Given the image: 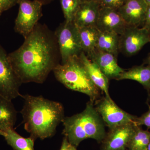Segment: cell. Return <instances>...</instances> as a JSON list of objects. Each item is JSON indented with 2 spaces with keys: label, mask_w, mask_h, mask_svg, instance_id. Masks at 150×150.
<instances>
[{
  "label": "cell",
  "mask_w": 150,
  "mask_h": 150,
  "mask_svg": "<svg viewBox=\"0 0 150 150\" xmlns=\"http://www.w3.org/2000/svg\"><path fill=\"white\" fill-rule=\"evenodd\" d=\"M24 38L9 60L22 83H43L61 59L54 32L38 23Z\"/></svg>",
  "instance_id": "1"
},
{
  "label": "cell",
  "mask_w": 150,
  "mask_h": 150,
  "mask_svg": "<svg viewBox=\"0 0 150 150\" xmlns=\"http://www.w3.org/2000/svg\"><path fill=\"white\" fill-rule=\"evenodd\" d=\"M21 96L24 100L21 111L24 129L30 134V137L35 140L53 137L65 117L62 103L40 96Z\"/></svg>",
  "instance_id": "2"
},
{
  "label": "cell",
  "mask_w": 150,
  "mask_h": 150,
  "mask_svg": "<svg viewBox=\"0 0 150 150\" xmlns=\"http://www.w3.org/2000/svg\"><path fill=\"white\" fill-rule=\"evenodd\" d=\"M93 103L89 101L82 112L64 117L62 121L64 127L62 134L76 147L86 139H93L101 142L106 135L105 123Z\"/></svg>",
  "instance_id": "3"
},
{
  "label": "cell",
  "mask_w": 150,
  "mask_h": 150,
  "mask_svg": "<svg viewBox=\"0 0 150 150\" xmlns=\"http://www.w3.org/2000/svg\"><path fill=\"white\" fill-rule=\"evenodd\" d=\"M57 80L69 89L85 94L94 103L100 96L99 89L95 85L79 56L73 57L64 64H59L53 70Z\"/></svg>",
  "instance_id": "4"
},
{
  "label": "cell",
  "mask_w": 150,
  "mask_h": 150,
  "mask_svg": "<svg viewBox=\"0 0 150 150\" xmlns=\"http://www.w3.org/2000/svg\"><path fill=\"white\" fill-rule=\"evenodd\" d=\"M62 63L64 64L70 59L79 56L83 52L79 35V29L74 22L65 21L54 32Z\"/></svg>",
  "instance_id": "5"
},
{
  "label": "cell",
  "mask_w": 150,
  "mask_h": 150,
  "mask_svg": "<svg viewBox=\"0 0 150 150\" xmlns=\"http://www.w3.org/2000/svg\"><path fill=\"white\" fill-rule=\"evenodd\" d=\"M18 14L15 22L16 32L25 38L29 35L42 16L43 5L37 0H18Z\"/></svg>",
  "instance_id": "6"
},
{
  "label": "cell",
  "mask_w": 150,
  "mask_h": 150,
  "mask_svg": "<svg viewBox=\"0 0 150 150\" xmlns=\"http://www.w3.org/2000/svg\"><path fill=\"white\" fill-rule=\"evenodd\" d=\"M21 82L9 60L8 55L0 44V96L12 100L21 96Z\"/></svg>",
  "instance_id": "7"
},
{
  "label": "cell",
  "mask_w": 150,
  "mask_h": 150,
  "mask_svg": "<svg viewBox=\"0 0 150 150\" xmlns=\"http://www.w3.org/2000/svg\"><path fill=\"white\" fill-rule=\"evenodd\" d=\"M95 107L109 129L126 124H135L137 118L122 110L112 100H110L105 97L96 100Z\"/></svg>",
  "instance_id": "8"
},
{
  "label": "cell",
  "mask_w": 150,
  "mask_h": 150,
  "mask_svg": "<svg viewBox=\"0 0 150 150\" xmlns=\"http://www.w3.org/2000/svg\"><path fill=\"white\" fill-rule=\"evenodd\" d=\"M150 43V29L129 26L119 35V52L131 56L137 54L147 43Z\"/></svg>",
  "instance_id": "9"
},
{
  "label": "cell",
  "mask_w": 150,
  "mask_h": 150,
  "mask_svg": "<svg viewBox=\"0 0 150 150\" xmlns=\"http://www.w3.org/2000/svg\"><path fill=\"white\" fill-rule=\"evenodd\" d=\"M137 126L131 123L109 129L101 142L100 150H127Z\"/></svg>",
  "instance_id": "10"
},
{
  "label": "cell",
  "mask_w": 150,
  "mask_h": 150,
  "mask_svg": "<svg viewBox=\"0 0 150 150\" xmlns=\"http://www.w3.org/2000/svg\"><path fill=\"white\" fill-rule=\"evenodd\" d=\"M129 26L117 10L100 7L96 25L100 31L114 32L121 35Z\"/></svg>",
  "instance_id": "11"
},
{
  "label": "cell",
  "mask_w": 150,
  "mask_h": 150,
  "mask_svg": "<svg viewBox=\"0 0 150 150\" xmlns=\"http://www.w3.org/2000/svg\"><path fill=\"white\" fill-rule=\"evenodd\" d=\"M86 56L91 62L97 65L109 80L114 79L117 80L125 70L118 66L117 57L113 54L99 51L96 48Z\"/></svg>",
  "instance_id": "12"
},
{
  "label": "cell",
  "mask_w": 150,
  "mask_h": 150,
  "mask_svg": "<svg viewBox=\"0 0 150 150\" xmlns=\"http://www.w3.org/2000/svg\"><path fill=\"white\" fill-rule=\"evenodd\" d=\"M148 5L144 0H126L117 10L129 26H143Z\"/></svg>",
  "instance_id": "13"
},
{
  "label": "cell",
  "mask_w": 150,
  "mask_h": 150,
  "mask_svg": "<svg viewBox=\"0 0 150 150\" xmlns=\"http://www.w3.org/2000/svg\"><path fill=\"white\" fill-rule=\"evenodd\" d=\"M100 7V3L83 0L75 14L73 22L79 28L96 26Z\"/></svg>",
  "instance_id": "14"
},
{
  "label": "cell",
  "mask_w": 150,
  "mask_h": 150,
  "mask_svg": "<svg viewBox=\"0 0 150 150\" xmlns=\"http://www.w3.org/2000/svg\"><path fill=\"white\" fill-rule=\"evenodd\" d=\"M79 58L95 85L104 93L105 97L108 99L112 100L108 91L109 80L101 71L97 65L91 62L83 52H81Z\"/></svg>",
  "instance_id": "15"
},
{
  "label": "cell",
  "mask_w": 150,
  "mask_h": 150,
  "mask_svg": "<svg viewBox=\"0 0 150 150\" xmlns=\"http://www.w3.org/2000/svg\"><path fill=\"white\" fill-rule=\"evenodd\" d=\"M129 79L137 81L144 86L148 92V97H150V66H135L127 71L124 70L117 80Z\"/></svg>",
  "instance_id": "16"
},
{
  "label": "cell",
  "mask_w": 150,
  "mask_h": 150,
  "mask_svg": "<svg viewBox=\"0 0 150 150\" xmlns=\"http://www.w3.org/2000/svg\"><path fill=\"white\" fill-rule=\"evenodd\" d=\"M17 112L11 100L0 96V129L4 132L13 129Z\"/></svg>",
  "instance_id": "17"
},
{
  "label": "cell",
  "mask_w": 150,
  "mask_h": 150,
  "mask_svg": "<svg viewBox=\"0 0 150 150\" xmlns=\"http://www.w3.org/2000/svg\"><path fill=\"white\" fill-rule=\"evenodd\" d=\"M119 35L115 33L100 31L96 49L117 57L119 52Z\"/></svg>",
  "instance_id": "18"
},
{
  "label": "cell",
  "mask_w": 150,
  "mask_h": 150,
  "mask_svg": "<svg viewBox=\"0 0 150 150\" xmlns=\"http://www.w3.org/2000/svg\"><path fill=\"white\" fill-rule=\"evenodd\" d=\"M78 29L82 50L88 55L96 48L99 30L94 26L78 28Z\"/></svg>",
  "instance_id": "19"
},
{
  "label": "cell",
  "mask_w": 150,
  "mask_h": 150,
  "mask_svg": "<svg viewBox=\"0 0 150 150\" xmlns=\"http://www.w3.org/2000/svg\"><path fill=\"white\" fill-rule=\"evenodd\" d=\"M4 136L7 143L13 150H35L34 140L31 137H21L13 129L5 131Z\"/></svg>",
  "instance_id": "20"
},
{
  "label": "cell",
  "mask_w": 150,
  "mask_h": 150,
  "mask_svg": "<svg viewBox=\"0 0 150 150\" xmlns=\"http://www.w3.org/2000/svg\"><path fill=\"white\" fill-rule=\"evenodd\" d=\"M150 142V131L137 126L134 136L129 142L127 150H147Z\"/></svg>",
  "instance_id": "21"
},
{
  "label": "cell",
  "mask_w": 150,
  "mask_h": 150,
  "mask_svg": "<svg viewBox=\"0 0 150 150\" xmlns=\"http://www.w3.org/2000/svg\"><path fill=\"white\" fill-rule=\"evenodd\" d=\"M83 0H59L65 21L73 22L74 18Z\"/></svg>",
  "instance_id": "22"
},
{
  "label": "cell",
  "mask_w": 150,
  "mask_h": 150,
  "mask_svg": "<svg viewBox=\"0 0 150 150\" xmlns=\"http://www.w3.org/2000/svg\"><path fill=\"white\" fill-rule=\"evenodd\" d=\"M146 104L149 106V110L140 117H137L135 124L136 126H139L144 125L147 128L148 130H150V98H148Z\"/></svg>",
  "instance_id": "23"
},
{
  "label": "cell",
  "mask_w": 150,
  "mask_h": 150,
  "mask_svg": "<svg viewBox=\"0 0 150 150\" xmlns=\"http://www.w3.org/2000/svg\"><path fill=\"white\" fill-rule=\"evenodd\" d=\"M126 0H102L100 6L102 7L110 8L118 10L126 1Z\"/></svg>",
  "instance_id": "24"
},
{
  "label": "cell",
  "mask_w": 150,
  "mask_h": 150,
  "mask_svg": "<svg viewBox=\"0 0 150 150\" xmlns=\"http://www.w3.org/2000/svg\"><path fill=\"white\" fill-rule=\"evenodd\" d=\"M18 0H0V16L17 4Z\"/></svg>",
  "instance_id": "25"
},
{
  "label": "cell",
  "mask_w": 150,
  "mask_h": 150,
  "mask_svg": "<svg viewBox=\"0 0 150 150\" xmlns=\"http://www.w3.org/2000/svg\"><path fill=\"white\" fill-rule=\"evenodd\" d=\"M143 26L150 29V6H148Z\"/></svg>",
  "instance_id": "26"
},
{
  "label": "cell",
  "mask_w": 150,
  "mask_h": 150,
  "mask_svg": "<svg viewBox=\"0 0 150 150\" xmlns=\"http://www.w3.org/2000/svg\"><path fill=\"white\" fill-rule=\"evenodd\" d=\"M72 146L69 142L67 137H64L63 139L60 150H71Z\"/></svg>",
  "instance_id": "27"
},
{
  "label": "cell",
  "mask_w": 150,
  "mask_h": 150,
  "mask_svg": "<svg viewBox=\"0 0 150 150\" xmlns=\"http://www.w3.org/2000/svg\"><path fill=\"white\" fill-rule=\"evenodd\" d=\"M37 1L41 3L43 5H44L47 4L51 3L54 0H37Z\"/></svg>",
  "instance_id": "28"
},
{
  "label": "cell",
  "mask_w": 150,
  "mask_h": 150,
  "mask_svg": "<svg viewBox=\"0 0 150 150\" xmlns=\"http://www.w3.org/2000/svg\"><path fill=\"white\" fill-rule=\"evenodd\" d=\"M144 64H147L150 66V53L149 54L147 59L145 60V62Z\"/></svg>",
  "instance_id": "29"
},
{
  "label": "cell",
  "mask_w": 150,
  "mask_h": 150,
  "mask_svg": "<svg viewBox=\"0 0 150 150\" xmlns=\"http://www.w3.org/2000/svg\"><path fill=\"white\" fill-rule=\"evenodd\" d=\"M84 1H89L96 2L100 3L102 0H84Z\"/></svg>",
  "instance_id": "30"
},
{
  "label": "cell",
  "mask_w": 150,
  "mask_h": 150,
  "mask_svg": "<svg viewBox=\"0 0 150 150\" xmlns=\"http://www.w3.org/2000/svg\"><path fill=\"white\" fill-rule=\"evenodd\" d=\"M0 136H3V137L5 136L4 132L1 130V129H0Z\"/></svg>",
  "instance_id": "31"
},
{
  "label": "cell",
  "mask_w": 150,
  "mask_h": 150,
  "mask_svg": "<svg viewBox=\"0 0 150 150\" xmlns=\"http://www.w3.org/2000/svg\"><path fill=\"white\" fill-rule=\"evenodd\" d=\"M148 6H150V0H144Z\"/></svg>",
  "instance_id": "32"
},
{
  "label": "cell",
  "mask_w": 150,
  "mask_h": 150,
  "mask_svg": "<svg viewBox=\"0 0 150 150\" xmlns=\"http://www.w3.org/2000/svg\"><path fill=\"white\" fill-rule=\"evenodd\" d=\"M71 150H77L76 147H75L74 146H72L71 149Z\"/></svg>",
  "instance_id": "33"
},
{
  "label": "cell",
  "mask_w": 150,
  "mask_h": 150,
  "mask_svg": "<svg viewBox=\"0 0 150 150\" xmlns=\"http://www.w3.org/2000/svg\"><path fill=\"white\" fill-rule=\"evenodd\" d=\"M147 150H150V142L149 144V145H148Z\"/></svg>",
  "instance_id": "34"
},
{
  "label": "cell",
  "mask_w": 150,
  "mask_h": 150,
  "mask_svg": "<svg viewBox=\"0 0 150 150\" xmlns=\"http://www.w3.org/2000/svg\"></svg>",
  "instance_id": "35"
}]
</instances>
